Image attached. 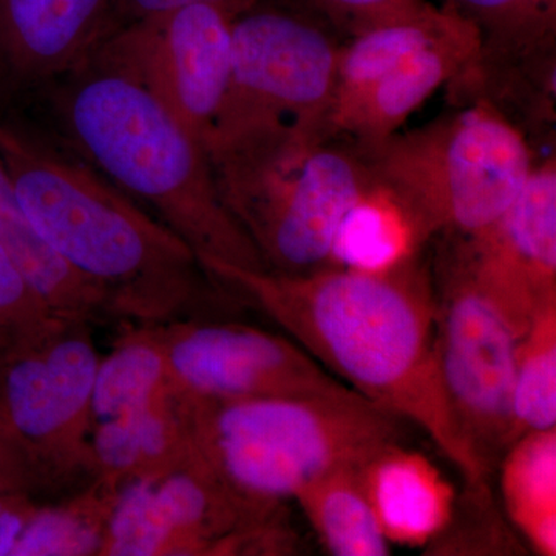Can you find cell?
Here are the masks:
<instances>
[{
    "mask_svg": "<svg viewBox=\"0 0 556 556\" xmlns=\"http://www.w3.org/2000/svg\"><path fill=\"white\" fill-rule=\"evenodd\" d=\"M201 265L358 396L420 428L467 489H490L492 468L464 437L442 380L437 291L422 260L386 274L327 266L289 276L215 260Z\"/></svg>",
    "mask_w": 556,
    "mask_h": 556,
    "instance_id": "6da1fadb",
    "label": "cell"
},
{
    "mask_svg": "<svg viewBox=\"0 0 556 556\" xmlns=\"http://www.w3.org/2000/svg\"><path fill=\"white\" fill-rule=\"evenodd\" d=\"M0 160L40 237L100 289L112 320L164 325L236 303L186 241L67 144L0 113Z\"/></svg>",
    "mask_w": 556,
    "mask_h": 556,
    "instance_id": "7a4b0ae2",
    "label": "cell"
},
{
    "mask_svg": "<svg viewBox=\"0 0 556 556\" xmlns=\"http://www.w3.org/2000/svg\"><path fill=\"white\" fill-rule=\"evenodd\" d=\"M54 112L70 149L192 248L268 270L219 195L206 146L138 79L91 56L64 76Z\"/></svg>",
    "mask_w": 556,
    "mask_h": 556,
    "instance_id": "3957f363",
    "label": "cell"
},
{
    "mask_svg": "<svg viewBox=\"0 0 556 556\" xmlns=\"http://www.w3.org/2000/svg\"><path fill=\"white\" fill-rule=\"evenodd\" d=\"M206 150L223 203L270 273L327 268L340 223L372 181L361 146L302 124H232Z\"/></svg>",
    "mask_w": 556,
    "mask_h": 556,
    "instance_id": "277c9868",
    "label": "cell"
},
{
    "mask_svg": "<svg viewBox=\"0 0 556 556\" xmlns=\"http://www.w3.org/2000/svg\"><path fill=\"white\" fill-rule=\"evenodd\" d=\"M193 455L229 489L283 504L340 467L404 439L399 417L346 396L208 399L182 393Z\"/></svg>",
    "mask_w": 556,
    "mask_h": 556,
    "instance_id": "5b68a950",
    "label": "cell"
},
{
    "mask_svg": "<svg viewBox=\"0 0 556 556\" xmlns=\"http://www.w3.org/2000/svg\"><path fill=\"white\" fill-rule=\"evenodd\" d=\"M375 177L407 201L433 236L473 239L514 203L535 166L532 144L497 110H455L364 149Z\"/></svg>",
    "mask_w": 556,
    "mask_h": 556,
    "instance_id": "8992f818",
    "label": "cell"
},
{
    "mask_svg": "<svg viewBox=\"0 0 556 556\" xmlns=\"http://www.w3.org/2000/svg\"><path fill=\"white\" fill-rule=\"evenodd\" d=\"M438 260V353L464 437L492 468L514 442L511 382L519 327L455 239Z\"/></svg>",
    "mask_w": 556,
    "mask_h": 556,
    "instance_id": "52a82bcc",
    "label": "cell"
},
{
    "mask_svg": "<svg viewBox=\"0 0 556 556\" xmlns=\"http://www.w3.org/2000/svg\"><path fill=\"white\" fill-rule=\"evenodd\" d=\"M343 40L300 0H255L239 11L232 20V84L214 131L258 119L331 131Z\"/></svg>",
    "mask_w": 556,
    "mask_h": 556,
    "instance_id": "ba28073f",
    "label": "cell"
},
{
    "mask_svg": "<svg viewBox=\"0 0 556 556\" xmlns=\"http://www.w3.org/2000/svg\"><path fill=\"white\" fill-rule=\"evenodd\" d=\"M90 328L68 321L40 345L0 362V428L40 492L93 479L91 399L101 354Z\"/></svg>",
    "mask_w": 556,
    "mask_h": 556,
    "instance_id": "9c48e42d",
    "label": "cell"
},
{
    "mask_svg": "<svg viewBox=\"0 0 556 556\" xmlns=\"http://www.w3.org/2000/svg\"><path fill=\"white\" fill-rule=\"evenodd\" d=\"M287 515L229 489L195 455L121 485L101 556H239L249 530Z\"/></svg>",
    "mask_w": 556,
    "mask_h": 556,
    "instance_id": "30bf717a",
    "label": "cell"
},
{
    "mask_svg": "<svg viewBox=\"0 0 556 556\" xmlns=\"http://www.w3.org/2000/svg\"><path fill=\"white\" fill-rule=\"evenodd\" d=\"M233 16L190 3L116 28L91 54L148 87L206 146L232 84Z\"/></svg>",
    "mask_w": 556,
    "mask_h": 556,
    "instance_id": "8fae6325",
    "label": "cell"
},
{
    "mask_svg": "<svg viewBox=\"0 0 556 556\" xmlns=\"http://www.w3.org/2000/svg\"><path fill=\"white\" fill-rule=\"evenodd\" d=\"M159 331L175 383L188 396L357 394L285 334L208 317L159 325Z\"/></svg>",
    "mask_w": 556,
    "mask_h": 556,
    "instance_id": "7c38bea8",
    "label": "cell"
},
{
    "mask_svg": "<svg viewBox=\"0 0 556 556\" xmlns=\"http://www.w3.org/2000/svg\"><path fill=\"white\" fill-rule=\"evenodd\" d=\"M519 327L556 302V160L535 163L514 203L481 236L456 239Z\"/></svg>",
    "mask_w": 556,
    "mask_h": 556,
    "instance_id": "4fadbf2b",
    "label": "cell"
},
{
    "mask_svg": "<svg viewBox=\"0 0 556 556\" xmlns=\"http://www.w3.org/2000/svg\"><path fill=\"white\" fill-rule=\"evenodd\" d=\"M113 0H0V98L80 67L112 28Z\"/></svg>",
    "mask_w": 556,
    "mask_h": 556,
    "instance_id": "5bb4252c",
    "label": "cell"
},
{
    "mask_svg": "<svg viewBox=\"0 0 556 556\" xmlns=\"http://www.w3.org/2000/svg\"><path fill=\"white\" fill-rule=\"evenodd\" d=\"M479 51V35L464 17L452 31L415 51L382 78L332 109L329 129L371 149L399 127L445 84L466 72Z\"/></svg>",
    "mask_w": 556,
    "mask_h": 556,
    "instance_id": "9a60e30c",
    "label": "cell"
},
{
    "mask_svg": "<svg viewBox=\"0 0 556 556\" xmlns=\"http://www.w3.org/2000/svg\"><path fill=\"white\" fill-rule=\"evenodd\" d=\"M365 492L388 543L427 548L450 525L456 493L437 464L393 442L361 466Z\"/></svg>",
    "mask_w": 556,
    "mask_h": 556,
    "instance_id": "2e32d148",
    "label": "cell"
},
{
    "mask_svg": "<svg viewBox=\"0 0 556 556\" xmlns=\"http://www.w3.org/2000/svg\"><path fill=\"white\" fill-rule=\"evenodd\" d=\"M473 24L479 51L460 75L485 87L555 72L556 0H447Z\"/></svg>",
    "mask_w": 556,
    "mask_h": 556,
    "instance_id": "e0dca14e",
    "label": "cell"
},
{
    "mask_svg": "<svg viewBox=\"0 0 556 556\" xmlns=\"http://www.w3.org/2000/svg\"><path fill=\"white\" fill-rule=\"evenodd\" d=\"M433 237L415 208L372 174V181L340 223L329 266L391 273L420 260Z\"/></svg>",
    "mask_w": 556,
    "mask_h": 556,
    "instance_id": "ac0fdd59",
    "label": "cell"
},
{
    "mask_svg": "<svg viewBox=\"0 0 556 556\" xmlns=\"http://www.w3.org/2000/svg\"><path fill=\"white\" fill-rule=\"evenodd\" d=\"M182 393L164 404L94 424L90 437L93 478L118 484L160 477L192 456Z\"/></svg>",
    "mask_w": 556,
    "mask_h": 556,
    "instance_id": "d6986e66",
    "label": "cell"
},
{
    "mask_svg": "<svg viewBox=\"0 0 556 556\" xmlns=\"http://www.w3.org/2000/svg\"><path fill=\"white\" fill-rule=\"evenodd\" d=\"M0 244L62 318L84 324L112 320L102 292L76 274L40 237L0 160Z\"/></svg>",
    "mask_w": 556,
    "mask_h": 556,
    "instance_id": "ffe728a7",
    "label": "cell"
},
{
    "mask_svg": "<svg viewBox=\"0 0 556 556\" xmlns=\"http://www.w3.org/2000/svg\"><path fill=\"white\" fill-rule=\"evenodd\" d=\"M179 393L159 325H124L115 345L98 362L93 422L155 407Z\"/></svg>",
    "mask_w": 556,
    "mask_h": 556,
    "instance_id": "44dd1931",
    "label": "cell"
},
{
    "mask_svg": "<svg viewBox=\"0 0 556 556\" xmlns=\"http://www.w3.org/2000/svg\"><path fill=\"white\" fill-rule=\"evenodd\" d=\"M500 490L511 529L540 556L556 555V428L529 431L500 457Z\"/></svg>",
    "mask_w": 556,
    "mask_h": 556,
    "instance_id": "7402d4cb",
    "label": "cell"
},
{
    "mask_svg": "<svg viewBox=\"0 0 556 556\" xmlns=\"http://www.w3.org/2000/svg\"><path fill=\"white\" fill-rule=\"evenodd\" d=\"M292 501L329 555L391 554V544L365 492L361 466L329 471L300 490Z\"/></svg>",
    "mask_w": 556,
    "mask_h": 556,
    "instance_id": "603a6c76",
    "label": "cell"
},
{
    "mask_svg": "<svg viewBox=\"0 0 556 556\" xmlns=\"http://www.w3.org/2000/svg\"><path fill=\"white\" fill-rule=\"evenodd\" d=\"M121 485L93 478L54 504H39L11 556H101Z\"/></svg>",
    "mask_w": 556,
    "mask_h": 556,
    "instance_id": "cb8c5ba5",
    "label": "cell"
},
{
    "mask_svg": "<svg viewBox=\"0 0 556 556\" xmlns=\"http://www.w3.org/2000/svg\"><path fill=\"white\" fill-rule=\"evenodd\" d=\"M514 441L556 428V302L543 306L519 339L511 382Z\"/></svg>",
    "mask_w": 556,
    "mask_h": 556,
    "instance_id": "d4e9b609",
    "label": "cell"
},
{
    "mask_svg": "<svg viewBox=\"0 0 556 556\" xmlns=\"http://www.w3.org/2000/svg\"><path fill=\"white\" fill-rule=\"evenodd\" d=\"M0 244V358L40 345L68 324Z\"/></svg>",
    "mask_w": 556,
    "mask_h": 556,
    "instance_id": "484cf974",
    "label": "cell"
},
{
    "mask_svg": "<svg viewBox=\"0 0 556 556\" xmlns=\"http://www.w3.org/2000/svg\"><path fill=\"white\" fill-rule=\"evenodd\" d=\"M327 17L343 39L376 22L393 16L416 0H300Z\"/></svg>",
    "mask_w": 556,
    "mask_h": 556,
    "instance_id": "4316f807",
    "label": "cell"
},
{
    "mask_svg": "<svg viewBox=\"0 0 556 556\" xmlns=\"http://www.w3.org/2000/svg\"><path fill=\"white\" fill-rule=\"evenodd\" d=\"M254 2L255 0H113L110 33L130 22L144 20L153 14L190 5V3H215L237 14Z\"/></svg>",
    "mask_w": 556,
    "mask_h": 556,
    "instance_id": "83f0119b",
    "label": "cell"
},
{
    "mask_svg": "<svg viewBox=\"0 0 556 556\" xmlns=\"http://www.w3.org/2000/svg\"><path fill=\"white\" fill-rule=\"evenodd\" d=\"M38 506L30 492L0 493V556L13 555L17 540Z\"/></svg>",
    "mask_w": 556,
    "mask_h": 556,
    "instance_id": "f1b7e54d",
    "label": "cell"
},
{
    "mask_svg": "<svg viewBox=\"0 0 556 556\" xmlns=\"http://www.w3.org/2000/svg\"><path fill=\"white\" fill-rule=\"evenodd\" d=\"M40 492L38 481L28 467L27 460L14 447L0 428V493L3 492Z\"/></svg>",
    "mask_w": 556,
    "mask_h": 556,
    "instance_id": "f546056e",
    "label": "cell"
},
{
    "mask_svg": "<svg viewBox=\"0 0 556 556\" xmlns=\"http://www.w3.org/2000/svg\"><path fill=\"white\" fill-rule=\"evenodd\" d=\"M0 362H2V358H0Z\"/></svg>",
    "mask_w": 556,
    "mask_h": 556,
    "instance_id": "4dcf8cb0",
    "label": "cell"
}]
</instances>
